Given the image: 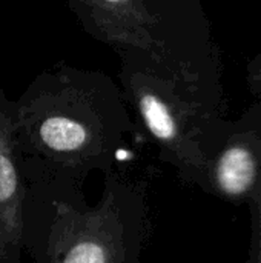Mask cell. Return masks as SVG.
Instances as JSON below:
<instances>
[{
    "label": "cell",
    "mask_w": 261,
    "mask_h": 263,
    "mask_svg": "<svg viewBox=\"0 0 261 263\" xmlns=\"http://www.w3.org/2000/svg\"><path fill=\"white\" fill-rule=\"evenodd\" d=\"M22 245L34 263H140L149 236L146 182L115 168L89 205L83 183L23 159Z\"/></svg>",
    "instance_id": "6da1fadb"
},
{
    "label": "cell",
    "mask_w": 261,
    "mask_h": 263,
    "mask_svg": "<svg viewBox=\"0 0 261 263\" xmlns=\"http://www.w3.org/2000/svg\"><path fill=\"white\" fill-rule=\"evenodd\" d=\"M23 159L85 182L117 168L125 136L123 117L91 103L34 100L14 117Z\"/></svg>",
    "instance_id": "7a4b0ae2"
},
{
    "label": "cell",
    "mask_w": 261,
    "mask_h": 263,
    "mask_svg": "<svg viewBox=\"0 0 261 263\" xmlns=\"http://www.w3.org/2000/svg\"><path fill=\"white\" fill-rule=\"evenodd\" d=\"M200 190L228 202L254 199L261 191L260 136L251 131L222 136L208 157Z\"/></svg>",
    "instance_id": "3957f363"
},
{
    "label": "cell",
    "mask_w": 261,
    "mask_h": 263,
    "mask_svg": "<svg viewBox=\"0 0 261 263\" xmlns=\"http://www.w3.org/2000/svg\"><path fill=\"white\" fill-rule=\"evenodd\" d=\"M106 3H111V5H120V3H125L126 0H103Z\"/></svg>",
    "instance_id": "277c9868"
}]
</instances>
